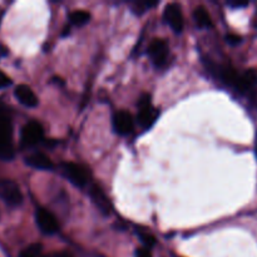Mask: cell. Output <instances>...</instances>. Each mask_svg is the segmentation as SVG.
<instances>
[{"label": "cell", "mask_w": 257, "mask_h": 257, "mask_svg": "<svg viewBox=\"0 0 257 257\" xmlns=\"http://www.w3.org/2000/svg\"><path fill=\"white\" fill-rule=\"evenodd\" d=\"M193 18H195V22L198 28H202L203 29V28L212 27V20H211L210 14H208V12L203 7L196 8L195 13H193Z\"/></svg>", "instance_id": "obj_14"}, {"label": "cell", "mask_w": 257, "mask_h": 257, "mask_svg": "<svg viewBox=\"0 0 257 257\" xmlns=\"http://www.w3.org/2000/svg\"><path fill=\"white\" fill-rule=\"evenodd\" d=\"M160 115V110L153 107L151 102V95L145 93L138 99V115L137 120L138 124L142 130H148L152 127Z\"/></svg>", "instance_id": "obj_3"}, {"label": "cell", "mask_w": 257, "mask_h": 257, "mask_svg": "<svg viewBox=\"0 0 257 257\" xmlns=\"http://www.w3.org/2000/svg\"><path fill=\"white\" fill-rule=\"evenodd\" d=\"M19 257H50L43 253V246L40 243H33L20 252Z\"/></svg>", "instance_id": "obj_16"}, {"label": "cell", "mask_w": 257, "mask_h": 257, "mask_svg": "<svg viewBox=\"0 0 257 257\" xmlns=\"http://www.w3.org/2000/svg\"><path fill=\"white\" fill-rule=\"evenodd\" d=\"M248 98H250V102L251 104L255 105V107H257V89L252 90V92L248 94Z\"/></svg>", "instance_id": "obj_23"}, {"label": "cell", "mask_w": 257, "mask_h": 257, "mask_svg": "<svg viewBox=\"0 0 257 257\" xmlns=\"http://www.w3.org/2000/svg\"><path fill=\"white\" fill-rule=\"evenodd\" d=\"M89 197L92 198L95 207L100 211L104 216H109L113 212L112 201L108 198L103 188L98 185H92L89 188Z\"/></svg>", "instance_id": "obj_10"}, {"label": "cell", "mask_w": 257, "mask_h": 257, "mask_svg": "<svg viewBox=\"0 0 257 257\" xmlns=\"http://www.w3.org/2000/svg\"><path fill=\"white\" fill-rule=\"evenodd\" d=\"M257 88V68H250L243 73L238 74L237 82H236L233 89L240 94H250L252 90Z\"/></svg>", "instance_id": "obj_8"}, {"label": "cell", "mask_w": 257, "mask_h": 257, "mask_svg": "<svg viewBox=\"0 0 257 257\" xmlns=\"http://www.w3.org/2000/svg\"><path fill=\"white\" fill-rule=\"evenodd\" d=\"M168 54L170 49L165 40L162 39H153L148 47V55L151 60L157 68H162L167 64Z\"/></svg>", "instance_id": "obj_6"}, {"label": "cell", "mask_w": 257, "mask_h": 257, "mask_svg": "<svg viewBox=\"0 0 257 257\" xmlns=\"http://www.w3.org/2000/svg\"><path fill=\"white\" fill-rule=\"evenodd\" d=\"M255 153H256V157H257V135H256V141H255Z\"/></svg>", "instance_id": "obj_28"}, {"label": "cell", "mask_w": 257, "mask_h": 257, "mask_svg": "<svg viewBox=\"0 0 257 257\" xmlns=\"http://www.w3.org/2000/svg\"><path fill=\"white\" fill-rule=\"evenodd\" d=\"M228 7L233 8V9H238V8H246L248 5L247 2H228Z\"/></svg>", "instance_id": "obj_22"}, {"label": "cell", "mask_w": 257, "mask_h": 257, "mask_svg": "<svg viewBox=\"0 0 257 257\" xmlns=\"http://www.w3.org/2000/svg\"><path fill=\"white\" fill-rule=\"evenodd\" d=\"M45 146H47V147H54L55 145H57V141H54V140H49V141H45Z\"/></svg>", "instance_id": "obj_25"}, {"label": "cell", "mask_w": 257, "mask_h": 257, "mask_svg": "<svg viewBox=\"0 0 257 257\" xmlns=\"http://www.w3.org/2000/svg\"><path fill=\"white\" fill-rule=\"evenodd\" d=\"M52 257H73V256L70 255L69 252H67V251H62V252H55Z\"/></svg>", "instance_id": "obj_24"}, {"label": "cell", "mask_w": 257, "mask_h": 257, "mask_svg": "<svg viewBox=\"0 0 257 257\" xmlns=\"http://www.w3.org/2000/svg\"><path fill=\"white\" fill-rule=\"evenodd\" d=\"M226 42L230 45H238L242 42V38L237 34H227L226 35Z\"/></svg>", "instance_id": "obj_20"}, {"label": "cell", "mask_w": 257, "mask_h": 257, "mask_svg": "<svg viewBox=\"0 0 257 257\" xmlns=\"http://www.w3.org/2000/svg\"><path fill=\"white\" fill-rule=\"evenodd\" d=\"M14 95L19 100V103H22L23 105H25L28 108H35L38 105V103H39L38 97L33 92L32 88L25 84L18 85L14 90Z\"/></svg>", "instance_id": "obj_12"}, {"label": "cell", "mask_w": 257, "mask_h": 257, "mask_svg": "<svg viewBox=\"0 0 257 257\" xmlns=\"http://www.w3.org/2000/svg\"><path fill=\"white\" fill-rule=\"evenodd\" d=\"M131 9H132V12L135 13V14L137 15H142L143 13L146 12V10L151 9V8L153 7H157L158 3L157 2H133L131 3Z\"/></svg>", "instance_id": "obj_17"}, {"label": "cell", "mask_w": 257, "mask_h": 257, "mask_svg": "<svg viewBox=\"0 0 257 257\" xmlns=\"http://www.w3.org/2000/svg\"><path fill=\"white\" fill-rule=\"evenodd\" d=\"M44 138V130L43 125L37 120H30L24 127L22 128L20 132V147L23 150H29V148L35 147L43 142Z\"/></svg>", "instance_id": "obj_4"}, {"label": "cell", "mask_w": 257, "mask_h": 257, "mask_svg": "<svg viewBox=\"0 0 257 257\" xmlns=\"http://www.w3.org/2000/svg\"><path fill=\"white\" fill-rule=\"evenodd\" d=\"M0 198L10 207H18L23 203L22 191L12 180H0Z\"/></svg>", "instance_id": "obj_5"}, {"label": "cell", "mask_w": 257, "mask_h": 257, "mask_svg": "<svg viewBox=\"0 0 257 257\" xmlns=\"http://www.w3.org/2000/svg\"><path fill=\"white\" fill-rule=\"evenodd\" d=\"M35 221H37L38 227L45 235H54L58 231V228H59L57 218L47 208H37V211H35Z\"/></svg>", "instance_id": "obj_7"}, {"label": "cell", "mask_w": 257, "mask_h": 257, "mask_svg": "<svg viewBox=\"0 0 257 257\" xmlns=\"http://www.w3.org/2000/svg\"><path fill=\"white\" fill-rule=\"evenodd\" d=\"M62 80H63V79H60V78L54 77V78H53V79H52V82H53V83H57V84H59V83H60V84H63Z\"/></svg>", "instance_id": "obj_27"}, {"label": "cell", "mask_w": 257, "mask_h": 257, "mask_svg": "<svg viewBox=\"0 0 257 257\" xmlns=\"http://www.w3.org/2000/svg\"><path fill=\"white\" fill-rule=\"evenodd\" d=\"M163 18H165L166 23L175 30V33H182L185 22H183V14L182 9H181V5H178L177 3L168 4L165 8Z\"/></svg>", "instance_id": "obj_11"}, {"label": "cell", "mask_w": 257, "mask_h": 257, "mask_svg": "<svg viewBox=\"0 0 257 257\" xmlns=\"http://www.w3.org/2000/svg\"><path fill=\"white\" fill-rule=\"evenodd\" d=\"M0 20H2V14H0Z\"/></svg>", "instance_id": "obj_29"}, {"label": "cell", "mask_w": 257, "mask_h": 257, "mask_svg": "<svg viewBox=\"0 0 257 257\" xmlns=\"http://www.w3.org/2000/svg\"><path fill=\"white\" fill-rule=\"evenodd\" d=\"M135 257H152V253H151L150 248L147 247H141L136 250Z\"/></svg>", "instance_id": "obj_21"}, {"label": "cell", "mask_w": 257, "mask_h": 257, "mask_svg": "<svg viewBox=\"0 0 257 257\" xmlns=\"http://www.w3.org/2000/svg\"><path fill=\"white\" fill-rule=\"evenodd\" d=\"M70 34V27H65L64 29H63V33H62V37H67V35Z\"/></svg>", "instance_id": "obj_26"}, {"label": "cell", "mask_w": 257, "mask_h": 257, "mask_svg": "<svg viewBox=\"0 0 257 257\" xmlns=\"http://www.w3.org/2000/svg\"><path fill=\"white\" fill-rule=\"evenodd\" d=\"M113 130L117 135L119 136H128L133 132L135 128V120L131 113L125 112V110H119V112L114 113L112 118Z\"/></svg>", "instance_id": "obj_9"}, {"label": "cell", "mask_w": 257, "mask_h": 257, "mask_svg": "<svg viewBox=\"0 0 257 257\" xmlns=\"http://www.w3.org/2000/svg\"><path fill=\"white\" fill-rule=\"evenodd\" d=\"M60 173L75 187H84L90 180V171L85 166L74 162H63L59 166Z\"/></svg>", "instance_id": "obj_1"}, {"label": "cell", "mask_w": 257, "mask_h": 257, "mask_svg": "<svg viewBox=\"0 0 257 257\" xmlns=\"http://www.w3.org/2000/svg\"><path fill=\"white\" fill-rule=\"evenodd\" d=\"M10 85H12V79L3 70H0V89H5Z\"/></svg>", "instance_id": "obj_19"}, {"label": "cell", "mask_w": 257, "mask_h": 257, "mask_svg": "<svg viewBox=\"0 0 257 257\" xmlns=\"http://www.w3.org/2000/svg\"><path fill=\"white\" fill-rule=\"evenodd\" d=\"M90 14L85 10H75L69 14V22L75 27H83L87 23H89Z\"/></svg>", "instance_id": "obj_15"}, {"label": "cell", "mask_w": 257, "mask_h": 257, "mask_svg": "<svg viewBox=\"0 0 257 257\" xmlns=\"http://www.w3.org/2000/svg\"><path fill=\"white\" fill-rule=\"evenodd\" d=\"M25 165L29 166V167L35 168V170H42V171H52L54 168L52 160L48 157L44 153H32V155L27 156L24 158Z\"/></svg>", "instance_id": "obj_13"}, {"label": "cell", "mask_w": 257, "mask_h": 257, "mask_svg": "<svg viewBox=\"0 0 257 257\" xmlns=\"http://www.w3.org/2000/svg\"><path fill=\"white\" fill-rule=\"evenodd\" d=\"M137 235H138V237H140V240L142 241L143 245H145L147 248L153 247V246H156V243H157V240H156L155 236L151 235L150 232H143V231H138Z\"/></svg>", "instance_id": "obj_18"}, {"label": "cell", "mask_w": 257, "mask_h": 257, "mask_svg": "<svg viewBox=\"0 0 257 257\" xmlns=\"http://www.w3.org/2000/svg\"><path fill=\"white\" fill-rule=\"evenodd\" d=\"M14 155L12 122L9 117L0 113V160L10 161Z\"/></svg>", "instance_id": "obj_2"}]
</instances>
